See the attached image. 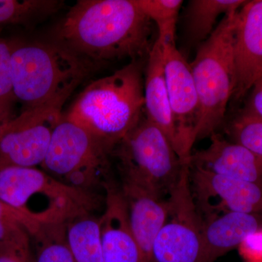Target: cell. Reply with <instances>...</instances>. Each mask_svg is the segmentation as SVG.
Returning <instances> with one entry per match:
<instances>
[{
	"instance_id": "24",
	"label": "cell",
	"mask_w": 262,
	"mask_h": 262,
	"mask_svg": "<svg viewBox=\"0 0 262 262\" xmlns=\"http://www.w3.org/2000/svg\"><path fill=\"white\" fill-rule=\"evenodd\" d=\"M11 43L0 37V122L5 125L13 119L12 107L15 101L12 80Z\"/></svg>"
},
{
	"instance_id": "25",
	"label": "cell",
	"mask_w": 262,
	"mask_h": 262,
	"mask_svg": "<svg viewBox=\"0 0 262 262\" xmlns=\"http://www.w3.org/2000/svg\"><path fill=\"white\" fill-rule=\"evenodd\" d=\"M40 225L20 210L0 201V243L24 232L32 236Z\"/></svg>"
},
{
	"instance_id": "14",
	"label": "cell",
	"mask_w": 262,
	"mask_h": 262,
	"mask_svg": "<svg viewBox=\"0 0 262 262\" xmlns=\"http://www.w3.org/2000/svg\"><path fill=\"white\" fill-rule=\"evenodd\" d=\"M206 149L191 154L189 166L262 184V158L237 143L213 134Z\"/></svg>"
},
{
	"instance_id": "9",
	"label": "cell",
	"mask_w": 262,
	"mask_h": 262,
	"mask_svg": "<svg viewBox=\"0 0 262 262\" xmlns=\"http://www.w3.org/2000/svg\"><path fill=\"white\" fill-rule=\"evenodd\" d=\"M158 40L163 47L164 70L175 130L174 149L183 163L189 164L201 121L199 98L190 65L177 48L176 39Z\"/></svg>"
},
{
	"instance_id": "12",
	"label": "cell",
	"mask_w": 262,
	"mask_h": 262,
	"mask_svg": "<svg viewBox=\"0 0 262 262\" xmlns=\"http://www.w3.org/2000/svg\"><path fill=\"white\" fill-rule=\"evenodd\" d=\"M234 54L237 83L233 96L241 98L262 77V0L247 1L237 12Z\"/></svg>"
},
{
	"instance_id": "3",
	"label": "cell",
	"mask_w": 262,
	"mask_h": 262,
	"mask_svg": "<svg viewBox=\"0 0 262 262\" xmlns=\"http://www.w3.org/2000/svg\"><path fill=\"white\" fill-rule=\"evenodd\" d=\"M11 45L13 92L25 110L63 106L93 70L53 42Z\"/></svg>"
},
{
	"instance_id": "28",
	"label": "cell",
	"mask_w": 262,
	"mask_h": 262,
	"mask_svg": "<svg viewBox=\"0 0 262 262\" xmlns=\"http://www.w3.org/2000/svg\"><path fill=\"white\" fill-rule=\"evenodd\" d=\"M245 111L262 120V77L251 88Z\"/></svg>"
},
{
	"instance_id": "23",
	"label": "cell",
	"mask_w": 262,
	"mask_h": 262,
	"mask_svg": "<svg viewBox=\"0 0 262 262\" xmlns=\"http://www.w3.org/2000/svg\"><path fill=\"white\" fill-rule=\"evenodd\" d=\"M233 142L262 158V120L243 110L229 125Z\"/></svg>"
},
{
	"instance_id": "19",
	"label": "cell",
	"mask_w": 262,
	"mask_h": 262,
	"mask_svg": "<svg viewBox=\"0 0 262 262\" xmlns=\"http://www.w3.org/2000/svg\"><path fill=\"white\" fill-rule=\"evenodd\" d=\"M67 233L75 262H104L98 219L75 217L67 222Z\"/></svg>"
},
{
	"instance_id": "18",
	"label": "cell",
	"mask_w": 262,
	"mask_h": 262,
	"mask_svg": "<svg viewBox=\"0 0 262 262\" xmlns=\"http://www.w3.org/2000/svg\"><path fill=\"white\" fill-rule=\"evenodd\" d=\"M246 2L242 0L189 1L182 15L183 33L186 42L190 46H201L216 28L217 20L220 16L236 13Z\"/></svg>"
},
{
	"instance_id": "21",
	"label": "cell",
	"mask_w": 262,
	"mask_h": 262,
	"mask_svg": "<svg viewBox=\"0 0 262 262\" xmlns=\"http://www.w3.org/2000/svg\"><path fill=\"white\" fill-rule=\"evenodd\" d=\"M59 5L53 0H0V26L29 25L53 14Z\"/></svg>"
},
{
	"instance_id": "10",
	"label": "cell",
	"mask_w": 262,
	"mask_h": 262,
	"mask_svg": "<svg viewBox=\"0 0 262 262\" xmlns=\"http://www.w3.org/2000/svg\"><path fill=\"white\" fill-rule=\"evenodd\" d=\"M61 105L24 110L3 125L0 138V168H37L42 165L53 132L63 115Z\"/></svg>"
},
{
	"instance_id": "20",
	"label": "cell",
	"mask_w": 262,
	"mask_h": 262,
	"mask_svg": "<svg viewBox=\"0 0 262 262\" xmlns=\"http://www.w3.org/2000/svg\"><path fill=\"white\" fill-rule=\"evenodd\" d=\"M35 246L34 262H75L67 233V223L43 224L31 236Z\"/></svg>"
},
{
	"instance_id": "27",
	"label": "cell",
	"mask_w": 262,
	"mask_h": 262,
	"mask_svg": "<svg viewBox=\"0 0 262 262\" xmlns=\"http://www.w3.org/2000/svg\"><path fill=\"white\" fill-rule=\"evenodd\" d=\"M238 248L241 256L248 261L262 262V229L248 235Z\"/></svg>"
},
{
	"instance_id": "5",
	"label": "cell",
	"mask_w": 262,
	"mask_h": 262,
	"mask_svg": "<svg viewBox=\"0 0 262 262\" xmlns=\"http://www.w3.org/2000/svg\"><path fill=\"white\" fill-rule=\"evenodd\" d=\"M0 201L20 210L34 222L67 223L89 214L94 193L69 187L37 168H0Z\"/></svg>"
},
{
	"instance_id": "6",
	"label": "cell",
	"mask_w": 262,
	"mask_h": 262,
	"mask_svg": "<svg viewBox=\"0 0 262 262\" xmlns=\"http://www.w3.org/2000/svg\"><path fill=\"white\" fill-rule=\"evenodd\" d=\"M122 183L163 198L179 182L184 163L159 127L144 117L111 151Z\"/></svg>"
},
{
	"instance_id": "11",
	"label": "cell",
	"mask_w": 262,
	"mask_h": 262,
	"mask_svg": "<svg viewBox=\"0 0 262 262\" xmlns=\"http://www.w3.org/2000/svg\"><path fill=\"white\" fill-rule=\"evenodd\" d=\"M189 178L196 208L203 211L215 200L206 213L209 220L221 212L222 214L223 212L250 214L262 212V184L218 175L192 167H190Z\"/></svg>"
},
{
	"instance_id": "7",
	"label": "cell",
	"mask_w": 262,
	"mask_h": 262,
	"mask_svg": "<svg viewBox=\"0 0 262 262\" xmlns=\"http://www.w3.org/2000/svg\"><path fill=\"white\" fill-rule=\"evenodd\" d=\"M110 156L90 133L63 116L41 166L62 184L94 193L113 184Z\"/></svg>"
},
{
	"instance_id": "29",
	"label": "cell",
	"mask_w": 262,
	"mask_h": 262,
	"mask_svg": "<svg viewBox=\"0 0 262 262\" xmlns=\"http://www.w3.org/2000/svg\"><path fill=\"white\" fill-rule=\"evenodd\" d=\"M3 125H4L0 122V138H1L2 134H3Z\"/></svg>"
},
{
	"instance_id": "8",
	"label": "cell",
	"mask_w": 262,
	"mask_h": 262,
	"mask_svg": "<svg viewBox=\"0 0 262 262\" xmlns=\"http://www.w3.org/2000/svg\"><path fill=\"white\" fill-rule=\"evenodd\" d=\"M186 165L169 193L168 218L155 239L149 262H206L201 214L191 190Z\"/></svg>"
},
{
	"instance_id": "22",
	"label": "cell",
	"mask_w": 262,
	"mask_h": 262,
	"mask_svg": "<svg viewBox=\"0 0 262 262\" xmlns=\"http://www.w3.org/2000/svg\"><path fill=\"white\" fill-rule=\"evenodd\" d=\"M138 6L158 27L160 39H176L182 0H136Z\"/></svg>"
},
{
	"instance_id": "4",
	"label": "cell",
	"mask_w": 262,
	"mask_h": 262,
	"mask_svg": "<svg viewBox=\"0 0 262 262\" xmlns=\"http://www.w3.org/2000/svg\"><path fill=\"white\" fill-rule=\"evenodd\" d=\"M237 12L223 17L208 39L198 46L189 63L201 106L196 140L215 134L235 91L234 35Z\"/></svg>"
},
{
	"instance_id": "15",
	"label": "cell",
	"mask_w": 262,
	"mask_h": 262,
	"mask_svg": "<svg viewBox=\"0 0 262 262\" xmlns=\"http://www.w3.org/2000/svg\"><path fill=\"white\" fill-rule=\"evenodd\" d=\"M126 202L131 230L140 250L141 262H149L157 236L168 218V201L129 184L120 189Z\"/></svg>"
},
{
	"instance_id": "16",
	"label": "cell",
	"mask_w": 262,
	"mask_h": 262,
	"mask_svg": "<svg viewBox=\"0 0 262 262\" xmlns=\"http://www.w3.org/2000/svg\"><path fill=\"white\" fill-rule=\"evenodd\" d=\"M144 96L146 118L163 130L174 149L175 130L164 70L163 47L158 38L147 57Z\"/></svg>"
},
{
	"instance_id": "1",
	"label": "cell",
	"mask_w": 262,
	"mask_h": 262,
	"mask_svg": "<svg viewBox=\"0 0 262 262\" xmlns=\"http://www.w3.org/2000/svg\"><path fill=\"white\" fill-rule=\"evenodd\" d=\"M152 21L136 0H81L57 26L52 42L91 69L105 62L149 56Z\"/></svg>"
},
{
	"instance_id": "30",
	"label": "cell",
	"mask_w": 262,
	"mask_h": 262,
	"mask_svg": "<svg viewBox=\"0 0 262 262\" xmlns=\"http://www.w3.org/2000/svg\"><path fill=\"white\" fill-rule=\"evenodd\" d=\"M248 262H250V261H248Z\"/></svg>"
},
{
	"instance_id": "2",
	"label": "cell",
	"mask_w": 262,
	"mask_h": 262,
	"mask_svg": "<svg viewBox=\"0 0 262 262\" xmlns=\"http://www.w3.org/2000/svg\"><path fill=\"white\" fill-rule=\"evenodd\" d=\"M143 73L141 60H136L94 81L76 98L65 118L83 127L111 154L143 119Z\"/></svg>"
},
{
	"instance_id": "17",
	"label": "cell",
	"mask_w": 262,
	"mask_h": 262,
	"mask_svg": "<svg viewBox=\"0 0 262 262\" xmlns=\"http://www.w3.org/2000/svg\"><path fill=\"white\" fill-rule=\"evenodd\" d=\"M259 229L257 217L250 213L227 212L203 223L202 239L206 262L238 247L244 239Z\"/></svg>"
},
{
	"instance_id": "13",
	"label": "cell",
	"mask_w": 262,
	"mask_h": 262,
	"mask_svg": "<svg viewBox=\"0 0 262 262\" xmlns=\"http://www.w3.org/2000/svg\"><path fill=\"white\" fill-rule=\"evenodd\" d=\"M105 192L104 212L98 219L104 262H141L121 191L113 184Z\"/></svg>"
},
{
	"instance_id": "26",
	"label": "cell",
	"mask_w": 262,
	"mask_h": 262,
	"mask_svg": "<svg viewBox=\"0 0 262 262\" xmlns=\"http://www.w3.org/2000/svg\"><path fill=\"white\" fill-rule=\"evenodd\" d=\"M30 243L27 232L0 243V262H34Z\"/></svg>"
}]
</instances>
